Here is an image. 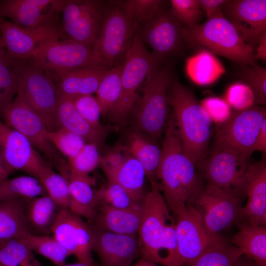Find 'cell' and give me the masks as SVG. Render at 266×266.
<instances>
[{
    "label": "cell",
    "mask_w": 266,
    "mask_h": 266,
    "mask_svg": "<svg viewBox=\"0 0 266 266\" xmlns=\"http://www.w3.org/2000/svg\"><path fill=\"white\" fill-rule=\"evenodd\" d=\"M131 266H159L158 265L141 258L133 263Z\"/></svg>",
    "instance_id": "obj_55"
},
{
    "label": "cell",
    "mask_w": 266,
    "mask_h": 266,
    "mask_svg": "<svg viewBox=\"0 0 266 266\" xmlns=\"http://www.w3.org/2000/svg\"><path fill=\"white\" fill-rule=\"evenodd\" d=\"M154 140L136 129L130 132L122 146L141 164L150 182L155 181L162 154V148Z\"/></svg>",
    "instance_id": "obj_29"
},
{
    "label": "cell",
    "mask_w": 266,
    "mask_h": 266,
    "mask_svg": "<svg viewBox=\"0 0 266 266\" xmlns=\"http://www.w3.org/2000/svg\"><path fill=\"white\" fill-rule=\"evenodd\" d=\"M66 0H4L0 1V17L10 18L24 29L61 28L58 14Z\"/></svg>",
    "instance_id": "obj_17"
},
{
    "label": "cell",
    "mask_w": 266,
    "mask_h": 266,
    "mask_svg": "<svg viewBox=\"0 0 266 266\" xmlns=\"http://www.w3.org/2000/svg\"><path fill=\"white\" fill-rule=\"evenodd\" d=\"M100 159L98 147L94 144L88 143L76 156L68 159V163L71 171L88 175L100 163Z\"/></svg>",
    "instance_id": "obj_44"
},
{
    "label": "cell",
    "mask_w": 266,
    "mask_h": 266,
    "mask_svg": "<svg viewBox=\"0 0 266 266\" xmlns=\"http://www.w3.org/2000/svg\"><path fill=\"white\" fill-rule=\"evenodd\" d=\"M66 179L70 195L68 208L93 222L101 206L97 191L92 188L96 184V179L89 175L76 173L70 169Z\"/></svg>",
    "instance_id": "obj_25"
},
{
    "label": "cell",
    "mask_w": 266,
    "mask_h": 266,
    "mask_svg": "<svg viewBox=\"0 0 266 266\" xmlns=\"http://www.w3.org/2000/svg\"><path fill=\"white\" fill-rule=\"evenodd\" d=\"M48 137L58 151L68 159L76 156L86 144L81 136L62 128L48 131Z\"/></svg>",
    "instance_id": "obj_43"
},
{
    "label": "cell",
    "mask_w": 266,
    "mask_h": 266,
    "mask_svg": "<svg viewBox=\"0 0 266 266\" xmlns=\"http://www.w3.org/2000/svg\"><path fill=\"white\" fill-rule=\"evenodd\" d=\"M31 57L53 81L59 76L77 69L103 68L92 47L69 39L46 41L38 47Z\"/></svg>",
    "instance_id": "obj_11"
},
{
    "label": "cell",
    "mask_w": 266,
    "mask_h": 266,
    "mask_svg": "<svg viewBox=\"0 0 266 266\" xmlns=\"http://www.w3.org/2000/svg\"><path fill=\"white\" fill-rule=\"evenodd\" d=\"M183 41L203 46L209 52L243 65L256 64L254 49L240 37L233 25L224 17L206 21L192 27H183Z\"/></svg>",
    "instance_id": "obj_5"
},
{
    "label": "cell",
    "mask_w": 266,
    "mask_h": 266,
    "mask_svg": "<svg viewBox=\"0 0 266 266\" xmlns=\"http://www.w3.org/2000/svg\"><path fill=\"white\" fill-rule=\"evenodd\" d=\"M107 71L99 67H87L65 73L54 81L57 95L72 99L92 95Z\"/></svg>",
    "instance_id": "obj_27"
},
{
    "label": "cell",
    "mask_w": 266,
    "mask_h": 266,
    "mask_svg": "<svg viewBox=\"0 0 266 266\" xmlns=\"http://www.w3.org/2000/svg\"><path fill=\"white\" fill-rule=\"evenodd\" d=\"M175 221L180 266H187L204 251L225 237L206 229L201 214L192 205H184L172 213Z\"/></svg>",
    "instance_id": "obj_12"
},
{
    "label": "cell",
    "mask_w": 266,
    "mask_h": 266,
    "mask_svg": "<svg viewBox=\"0 0 266 266\" xmlns=\"http://www.w3.org/2000/svg\"><path fill=\"white\" fill-rule=\"evenodd\" d=\"M28 200L21 198L0 200V241L33 233L25 214Z\"/></svg>",
    "instance_id": "obj_31"
},
{
    "label": "cell",
    "mask_w": 266,
    "mask_h": 266,
    "mask_svg": "<svg viewBox=\"0 0 266 266\" xmlns=\"http://www.w3.org/2000/svg\"><path fill=\"white\" fill-rule=\"evenodd\" d=\"M106 4L99 0H66L61 26L66 38L93 47Z\"/></svg>",
    "instance_id": "obj_15"
},
{
    "label": "cell",
    "mask_w": 266,
    "mask_h": 266,
    "mask_svg": "<svg viewBox=\"0 0 266 266\" xmlns=\"http://www.w3.org/2000/svg\"><path fill=\"white\" fill-rule=\"evenodd\" d=\"M231 149L214 146L198 166L207 184L217 186L242 200L246 197L247 175L250 163Z\"/></svg>",
    "instance_id": "obj_9"
},
{
    "label": "cell",
    "mask_w": 266,
    "mask_h": 266,
    "mask_svg": "<svg viewBox=\"0 0 266 266\" xmlns=\"http://www.w3.org/2000/svg\"><path fill=\"white\" fill-rule=\"evenodd\" d=\"M12 172L5 163L0 151V181L7 179Z\"/></svg>",
    "instance_id": "obj_53"
},
{
    "label": "cell",
    "mask_w": 266,
    "mask_h": 266,
    "mask_svg": "<svg viewBox=\"0 0 266 266\" xmlns=\"http://www.w3.org/2000/svg\"><path fill=\"white\" fill-rule=\"evenodd\" d=\"M71 100L78 112L86 121L94 126L101 125L100 122V109L96 98L92 95H87Z\"/></svg>",
    "instance_id": "obj_47"
},
{
    "label": "cell",
    "mask_w": 266,
    "mask_h": 266,
    "mask_svg": "<svg viewBox=\"0 0 266 266\" xmlns=\"http://www.w3.org/2000/svg\"><path fill=\"white\" fill-rule=\"evenodd\" d=\"M169 11L186 27L198 25L201 17L199 0H171Z\"/></svg>",
    "instance_id": "obj_45"
},
{
    "label": "cell",
    "mask_w": 266,
    "mask_h": 266,
    "mask_svg": "<svg viewBox=\"0 0 266 266\" xmlns=\"http://www.w3.org/2000/svg\"><path fill=\"white\" fill-rule=\"evenodd\" d=\"M255 59L266 60V34L261 38L257 47L254 50Z\"/></svg>",
    "instance_id": "obj_52"
},
{
    "label": "cell",
    "mask_w": 266,
    "mask_h": 266,
    "mask_svg": "<svg viewBox=\"0 0 266 266\" xmlns=\"http://www.w3.org/2000/svg\"><path fill=\"white\" fill-rule=\"evenodd\" d=\"M56 116L60 128L78 135L85 141L98 147L104 146L108 135L119 129L116 126H94L90 124L78 112L71 99L59 96Z\"/></svg>",
    "instance_id": "obj_23"
},
{
    "label": "cell",
    "mask_w": 266,
    "mask_h": 266,
    "mask_svg": "<svg viewBox=\"0 0 266 266\" xmlns=\"http://www.w3.org/2000/svg\"><path fill=\"white\" fill-rule=\"evenodd\" d=\"M145 196L137 233L141 258L162 266H180L175 219L156 182Z\"/></svg>",
    "instance_id": "obj_2"
},
{
    "label": "cell",
    "mask_w": 266,
    "mask_h": 266,
    "mask_svg": "<svg viewBox=\"0 0 266 266\" xmlns=\"http://www.w3.org/2000/svg\"><path fill=\"white\" fill-rule=\"evenodd\" d=\"M238 224L239 230L233 236L232 244L256 266H266V226L252 225L243 221Z\"/></svg>",
    "instance_id": "obj_30"
},
{
    "label": "cell",
    "mask_w": 266,
    "mask_h": 266,
    "mask_svg": "<svg viewBox=\"0 0 266 266\" xmlns=\"http://www.w3.org/2000/svg\"><path fill=\"white\" fill-rule=\"evenodd\" d=\"M30 266H42L37 260L33 258Z\"/></svg>",
    "instance_id": "obj_58"
},
{
    "label": "cell",
    "mask_w": 266,
    "mask_h": 266,
    "mask_svg": "<svg viewBox=\"0 0 266 266\" xmlns=\"http://www.w3.org/2000/svg\"><path fill=\"white\" fill-rule=\"evenodd\" d=\"M0 32L6 51L19 60L31 57L38 47L46 41L67 39L62 27L24 29L2 17H0Z\"/></svg>",
    "instance_id": "obj_20"
},
{
    "label": "cell",
    "mask_w": 266,
    "mask_h": 266,
    "mask_svg": "<svg viewBox=\"0 0 266 266\" xmlns=\"http://www.w3.org/2000/svg\"><path fill=\"white\" fill-rule=\"evenodd\" d=\"M163 61L147 49L135 33L123 64L119 100L108 115L114 122L126 120L137 100L139 88L155 75Z\"/></svg>",
    "instance_id": "obj_6"
},
{
    "label": "cell",
    "mask_w": 266,
    "mask_h": 266,
    "mask_svg": "<svg viewBox=\"0 0 266 266\" xmlns=\"http://www.w3.org/2000/svg\"><path fill=\"white\" fill-rule=\"evenodd\" d=\"M123 64L107 71L96 92V99L103 116L108 115L119 100Z\"/></svg>",
    "instance_id": "obj_34"
},
{
    "label": "cell",
    "mask_w": 266,
    "mask_h": 266,
    "mask_svg": "<svg viewBox=\"0 0 266 266\" xmlns=\"http://www.w3.org/2000/svg\"><path fill=\"white\" fill-rule=\"evenodd\" d=\"M242 255L238 248L225 238L206 249L187 266H233Z\"/></svg>",
    "instance_id": "obj_37"
},
{
    "label": "cell",
    "mask_w": 266,
    "mask_h": 266,
    "mask_svg": "<svg viewBox=\"0 0 266 266\" xmlns=\"http://www.w3.org/2000/svg\"><path fill=\"white\" fill-rule=\"evenodd\" d=\"M246 197L248 200L240 212V222L252 225H266V156L251 164L247 175Z\"/></svg>",
    "instance_id": "obj_24"
},
{
    "label": "cell",
    "mask_w": 266,
    "mask_h": 266,
    "mask_svg": "<svg viewBox=\"0 0 266 266\" xmlns=\"http://www.w3.org/2000/svg\"><path fill=\"white\" fill-rule=\"evenodd\" d=\"M156 176L157 184L171 213L184 205H192L204 189L203 179L196 165L184 153L173 116L167 122Z\"/></svg>",
    "instance_id": "obj_1"
},
{
    "label": "cell",
    "mask_w": 266,
    "mask_h": 266,
    "mask_svg": "<svg viewBox=\"0 0 266 266\" xmlns=\"http://www.w3.org/2000/svg\"><path fill=\"white\" fill-rule=\"evenodd\" d=\"M0 151L8 167L37 178L45 162L22 134L0 121Z\"/></svg>",
    "instance_id": "obj_21"
},
{
    "label": "cell",
    "mask_w": 266,
    "mask_h": 266,
    "mask_svg": "<svg viewBox=\"0 0 266 266\" xmlns=\"http://www.w3.org/2000/svg\"><path fill=\"white\" fill-rule=\"evenodd\" d=\"M0 266H2V265H0Z\"/></svg>",
    "instance_id": "obj_59"
},
{
    "label": "cell",
    "mask_w": 266,
    "mask_h": 266,
    "mask_svg": "<svg viewBox=\"0 0 266 266\" xmlns=\"http://www.w3.org/2000/svg\"><path fill=\"white\" fill-rule=\"evenodd\" d=\"M124 4L134 20L136 27L151 19L163 7V0H126Z\"/></svg>",
    "instance_id": "obj_46"
},
{
    "label": "cell",
    "mask_w": 266,
    "mask_h": 266,
    "mask_svg": "<svg viewBox=\"0 0 266 266\" xmlns=\"http://www.w3.org/2000/svg\"><path fill=\"white\" fill-rule=\"evenodd\" d=\"M242 200L211 184H206L193 205L201 214L207 231L214 235L240 222Z\"/></svg>",
    "instance_id": "obj_14"
},
{
    "label": "cell",
    "mask_w": 266,
    "mask_h": 266,
    "mask_svg": "<svg viewBox=\"0 0 266 266\" xmlns=\"http://www.w3.org/2000/svg\"><path fill=\"white\" fill-rule=\"evenodd\" d=\"M182 24L163 7L146 22L136 26V33L152 53L163 61L177 53L183 40Z\"/></svg>",
    "instance_id": "obj_16"
},
{
    "label": "cell",
    "mask_w": 266,
    "mask_h": 266,
    "mask_svg": "<svg viewBox=\"0 0 266 266\" xmlns=\"http://www.w3.org/2000/svg\"><path fill=\"white\" fill-rule=\"evenodd\" d=\"M142 215L141 205L136 208L124 209L102 204L91 225L98 230L122 234H137Z\"/></svg>",
    "instance_id": "obj_28"
},
{
    "label": "cell",
    "mask_w": 266,
    "mask_h": 266,
    "mask_svg": "<svg viewBox=\"0 0 266 266\" xmlns=\"http://www.w3.org/2000/svg\"><path fill=\"white\" fill-rule=\"evenodd\" d=\"M226 1V0H199L201 10H203L206 14V21L224 17L222 7Z\"/></svg>",
    "instance_id": "obj_50"
},
{
    "label": "cell",
    "mask_w": 266,
    "mask_h": 266,
    "mask_svg": "<svg viewBox=\"0 0 266 266\" xmlns=\"http://www.w3.org/2000/svg\"><path fill=\"white\" fill-rule=\"evenodd\" d=\"M93 227L68 208H60L51 228L54 238L78 261L93 263Z\"/></svg>",
    "instance_id": "obj_18"
},
{
    "label": "cell",
    "mask_w": 266,
    "mask_h": 266,
    "mask_svg": "<svg viewBox=\"0 0 266 266\" xmlns=\"http://www.w3.org/2000/svg\"><path fill=\"white\" fill-rule=\"evenodd\" d=\"M32 251L25 236L0 241V265L30 266Z\"/></svg>",
    "instance_id": "obj_39"
},
{
    "label": "cell",
    "mask_w": 266,
    "mask_h": 266,
    "mask_svg": "<svg viewBox=\"0 0 266 266\" xmlns=\"http://www.w3.org/2000/svg\"><path fill=\"white\" fill-rule=\"evenodd\" d=\"M5 124L24 135L66 177L70 167L48 137V130L39 115L16 97L2 111Z\"/></svg>",
    "instance_id": "obj_10"
},
{
    "label": "cell",
    "mask_w": 266,
    "mask_h": 266,
    "mask_svg": "<svg viewBox=\"0 0 266 266\" xmlns=\"http://www.w3.org/2000/svg\"><path fill=\"white\" fill-rule=\"evenodd\" d=\"M93 229L92 251L98 255L101 266H131L139 256L137 234Z\"/></svg>",
    "instance_id": "obj_22"
},
{
    "label": "cell",
    "mask_w": 266,
    "mask_h": 266,
    "mask_svg": "<svg viewBox=\"0 0 266 266\" xmlns=\"http://www.w3.org/2000/svg\"><path fill=\"white\" fill-rule=\"evenodd\" d=\"M172 78L170 66H161L143 85L141 97L136 100L132 110L137 129L155 140L161 137L167 118L166 94Z\"/></svg>",
    "instance_id": "obj_8"
},
{
    "label": "cell",
    "mask_w": 266,
    "mask_h": 266,
    "mask_svg": "<svg viewBox=\"0 0 266 266\" xmlns=\"http://www.w3.org/2000/svg\"><path fill=\"white\" fill-rule=\"evenodd\" d=\"M60 266H96L93 263H86L83 262H77L76 263L71 264H64Z\"/></svg>",
    "instance_id": "obj_56"
},
{
    "label": "cell",
    "mask_w": 266,
    "mask_h": 266,
    "mask_svg": "<svg viewBox=\"0 0 266 266\" xmlns=\"http://www.w3.org/2000/svg\"><path fill=\"white\" fill-rule=\"evenodd\" d=\"M58 206L48 195L28 200L25 214L32 232L34 230L41 235H48L51 233Z\"/></svg>",
    "instance_id": "obj_32"
},
{
    "label": "cell",
    "mask_w": 266,
    "mask_h": 266,
    "mask_svg": "<svg viewBox=\"0 0 266 266\" xmlns=\"http://www.w3.org/2000/svg\"><path fill=\"white\" fill-rule=\"evenodd\" d=\"M166 98L183 152L199 166L207 154L212 120L192 91L173 77Z\"/></svg>",
    "instance_id": "obj_3"
},
{
    "label": "cell",
    "mask_w": 266,
    "mask_h": 266,
    "mask_svg": "<svg viewBox=\"0 0 266 266\" xmlns=\"http://www.w3.org/2000/svg\"><path fill=\"white\" fill-rule=\"evenodd\" d=\"M97 194L101 205L106 204L116 208L128 209L138 208L141 204L135 202L120 185L110 181L97 191Z\"/></svg>",
    "instance_id": "obj_42"
},
{
    "label": "cell",
    "mask_w": 266,
    "mask_h": 266,
    "mask_svg": "<svg viewBox=\"0 0 266 266\" xmlns=\"http://www.w3.org/2000/svg\"><path fill=\"white\" fill-rule=\"evenodd\" d=\"M108 181L122 187L133 200L141 204L146 174L141 164L126 151L122 161L117 165L102 167Z\"/></svg>",
    "instance_id": "obj_26"
},
{
    "label": "cell",
    "mask_w": 266,
    "mask_h": 266,
    "mask_svg": "<svg viewBox=\"0 0 266 266\" xmlns=\"http://www.w3.org/2000/svg\"><path fill=\"white\" fill-rule=\"evenodd\" d=\"M16 95L39 115L48 131L60 128L56 116L58 95L55 84L32 57L19 60Z\"/></svg>",
    "instance_id": "obj_7"
},
{
    "label": "cell",
    "mask_w": 266,
    "mask_h": 266,
    "mask_svg": "<svg viewBox=\"0 0 266 266\" xmlns=\"http://www.w3.org/2000/svg\"><path fill=\"white\" fill-rule=\"evenodd\" d=\"M25 238L33 251L48 259L55 265L65 264L66 259L71 255L53 237L30 233L25 235Z\"/></svg>",
    "instance_id": "obj_40"
},
{
    "label": "cell",
    "mask_w": 266,
    "mask_h": 266,
    "mask_svg": "<svg viewBox=\"0 0 266 266\" xmlns=\"http://www.w3.org/2000/svg\"><path fill=\"white\" fill-rule=\"evenodd\" d=\"M40 181L32 176H22L0 181V200L16 198L26 200L44 195Z\"/></svg>",
    "instance_id": "obj_36"
},
{
    "label": "cell",
    "mask_w": 266,
    "mask_h": 266,
    "mask_svg": "<svg viewBox=\"0 0 266 266\" xmlns=\"http://www.w3.org/2000/svg\"><path fill=\"white\" fill-rule=\"evenodd\" d=\"M5 50V49L3 43L1 34L0 33V55L2 54Z\"/></svg>",
    "instance_id": "obj_57"
},
{
    "label": "cell",
    "mask_w": 266,
    "mask_h": 266,
    "mask_svg": "<svg viewBox=\"0 0 266 266\" xmlns=\"http://www.w3.org/2000/svg\"><path fill=\"white\" fill-rule=\"evenodd\" d=\"M19 60L13 58L6 51L0 55V111L12 101L17 94Z\"/></svg>",
    "instance_id": "obj_35"
},
{
    "label": "cell",
    "mask_w": 266,
    "mask_h": 266,
    "mask_svg": "<svg viewBox=\"0 0 266 266\" xmlns=\"http://www.w3.org/2000/svg\"><path fill=\"white\" fill-rule=\"evenodd\" d=\"M136 29L124 0L106 2L92 47L95 56L104 69L108 70L124 63L133 43Z\"/></svg>",
    "instance_id": "obj_4"
},
{
    "label": "cell",
    "mask_w": 266,
    "mask_h": 266,
    "mask_svg": "<svg viewBox=\"0 0 266 266\" xmlns=\"http://www.w3.org/2000/svg\"><path fill=\"white\" fill-rule=\"evenodd\" d=\"M240 70L239 77L252 90L254 103L266 105V69L255 64L244 65Z\"/></svg>",
    "instance_id": "obj_41"
},
{
    "label": "cell",
    "mask_w": 266,
    "mask_h": 266,
    "mask_svg": "<svg viewBox=\"0 0 266 266\" xmlns=\"http://www.w3.org/2000/svg\"><path fill=\"white\" fill-rule=\"evenodd\" d=\"M233 266H256L254 263L244 255L241 256Z\"/></svg>",
    "instance_id": "obj_54"
},
{
    "label": "cell",
    "mask_w": 266,
    "mask_h": 266,
    "mask_svg": "<svg viewBox=\"0 0 266 266\" xmlns=\"http://www.w3.org/2000/svg\"><path fill=\"white\" fill-rule=\"evenodd\" d=\"M227 98L228 102L239 110L248 108L254 103L252 90L243 83H235L231 86L227 92Z\"/></svg>",
    "instance_id": "obj_48"
},
{
    "label": "cell",
    "mask_w": 266,
    "mask_h": 266,
    "mask_svg": "<svg viewBox=\"0 0 266 266\" xmlns=\"http://www.w3.org/2000/svg\"></svg>",
    "instance_id": "obj_60"
},
{
    "label": "cell",
    "mask_w": 266,
    "mask_h": 266,
    "mask_svg": "<svg viewBox=\"0 0 266 266\" xmlns=\"http://www.w3.org/2000/svg\"><path fill=\"white\" fill-rule=\"evenodd\" d=\"M37 178L48 195L60 208L69 207L70 195L67 179L57 173L45 163L41 167Z\"/></svg>",
    "instance_id": "obj_38"
},
{
    "label": "cell",
    "mask_w": 266,
    "mask_h": 266,
    "mask_svg": "<svg viewBox=\"0 0 266 266\" xmlns=\"http://www.w3.org/2000/svg\"><path fill=\"white\" fill-rule=\"evenodd\" d=\"M186 67L190 78L200 85L212 83L225 72L218 59L205 50L200 51L188 59Z\"/></svg>",
    "instance_id": "obj_33"
},
{
    "label": "cell",
    "mask_w": 266,
    "mask_h": 266,
    "mask_svg": "<svg viewBox=\"0 0 266 266\" xmlns=\"http://www.w3.org/2000/svg\"><path fill=\"white\" fill-rule=\"evenodd\" d=\"M266 119V109L262 106L236 111L217 129L213 146L228 148L249 158Z\"/></svg>",
    "instance_id": "obj_13"
},
{
    "label": "cell",
    "mask_w": 266,
    "mask_h": 266,
    "mask_svg": "<svg viewBox=\"0 0 266 266\" xmlns=\"http://www.w3.org/2000/svg\"><path fill=\"white\" fill-rule=\"evenodd\" d=\"M201 106L211 120L216 122H225L230 117L229 104L221 99L208 98L202 101Z\"/></svg>",
    "instance_id": "obj_49"
},
{
    "label": "cell",
    "mask_w": 266,
    "mask_h": 266,
    "mask_svg": "<svg viewBox=\"0 0 266 266\" xmlns=\"http://www.w3.org/2000/svg\"><path fill=\"white\" fill-rule=\"evenodd\" d=\"M222 12L243 40L254 50L266 34V0H227Z\"/></svg>",
    "instance_id": "obj_19"
},
{
    "label": "cell",
    "mask_w": 266,
    "mask_h": 266,
    "mask_svg": "<svg viewBox=\"0 0 266 266\" xmlns=\"http://www.w3.org/2000/svg\"><path fill=\"white\" fill-rule=\"evenodd\" d=\"M259 151L266 155V119L263 122L257 135L254 151Z\"/></svg>",
    "instance_id": "obj_51"
}]
</instances>
